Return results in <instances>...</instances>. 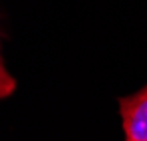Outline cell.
<instances>
[{
	"label": "cell",
	"instance_id": "6da1fadb",
	"mask_svg": "<svg viewBox=\"0 0 147 141\" xmlns=\"http://www.w3.org/2000/svg\"><path fill=\"white\" fill-rule=\"evenodd\" d=\"M119 115L125 141H147V86L119 99Z\"/></svg>",
	"mask_w": 147,
	"mask_h": 141
}]
</instances>
